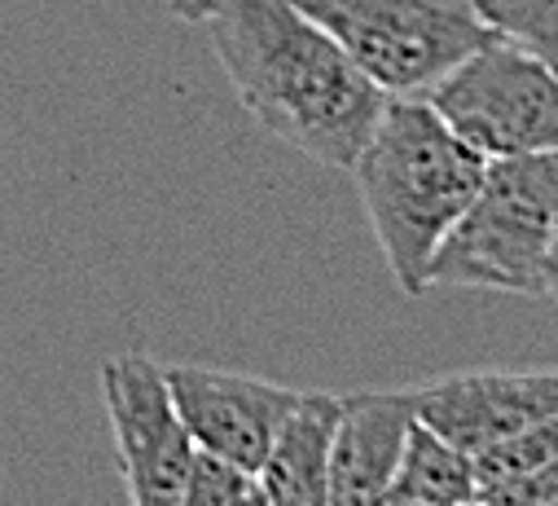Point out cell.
I'll use <instances>...</instances> for the list:
<instances>
[{
	"instance_id": "cell-1",
	"label": "cell",
	"mask_w": 558,
	"mask_h": 506,
	"mask_svg": "<svg viewBox=\"0 0 558 506\" xmlns=\"http://www.w3.org/2000/svg\"><path fill=\"white\" fill-rule=\"evenodd\" d=\"M207 36L242 110L322 168L348 172L387 101L295 0H216Z\"/></svg>"
},
{
	"instance_id": "cell-5",
	"label": "cell",
	"mask_w": 558,
	"mask_h": 506,
	"mask_svg": "<svg viewBox=\"0 0 558 506\" xmlns=\"http://www.w3.org/2000/svg\"><path fill=\"white\" fill-rule=\"evenodd\" d=\"M423 101L484 159L536 155L558 146V80L536 53L488 40L440 75Z\"/></svg>"
},
{
	"instance_id": "cell-15",
	"label": "cell",
	"mask_w": 558,
	"mask_h": 506,
	"mask_svg": "<svg viewBox=\"0 0 558 506\" xmlns=\"http://www.w3.org/2000/svg\"><path fill=\"white\" fill-rule=\"evenodd\" d=\"M168 10H172L181 23L203 27V23H207V14L216 10V0H168Z\"/></svg>"
},
{
	"instance_id": "cell-10",
	"label": "cell",
	"mask_w": 558,
	"mask_h": 506,
	"mask_svg": "<svg viewBox=\"0 0 558 506\" xmlns=\"http://www.w3.org/2000/svg\"><path fill=\"white\" fill-rule=\"evenodd\" d=\"M339 397L300 393L272 449L255 471L264 506H330V436Z\"/></svg>"
},
{
	"instance_id": "cell-17",
	"label": "cell",
	"mask_w": 558,
	"mask_h": 506,
	"mask_svg": "<svg viewBox=\"0 0 558 506\" xmlns=\"http://www.w3.org/2000/svg\"><path fill=\"white\" fill-rule=\"evenodd\" d=\"M391 506H427V502H391Z\"/></svg>"
},
{
	"instance_id": "cell-7",
	"label": "cell",
	"mask_w": 558,
	"mask_h": 506,
	"mask_svg": "<svg viewBox=\"0 0 558 506\" xmlns=\"http://www.w3.org/2000/svg\"><path fill=\"white\" fill-rule=\"evenodd\" d=\"M163 378L194 449L251 475L259 471L264 454L272 449L287 414L300 401V393L287 384L207 370V365H172V370L163 365Z\"/></svg>"
},
{
	"instance_id": "cell-12",
	"label": "cell",
	"mask_w": 558,
	"mask_h": 506,
	"mask_svg": "<svg viewBox=\"0 0 558 506\" xmlns=\"http://www.w3.org/2000/svg\"><path fill=\"white\" fill-rule=\"evenodd\" d=\"M554 462H558V419L532 423V427L510 432V436L484 445L480 454H471L475 493L493 489V484H506V480H519V475H532V471L554 467Z\"/></svg>"
},
{
	"instance_id": "cell-13",
	"label": "cell",
	"mask_w": 558,
	"mask_h": 506,
	"mask_svg": "<svg viewBox=\"0 0 558 506\" xmlns=\"http://www.w3.org/2000/svg\"><path fill=\"white\" fill-rule=\"evenodd\" d=\"M484 27L497 40H510L541 62L558 58V0H475Z\"/></svg>"
},
{
	"instance_id": "cell-16",
	"label": "cell",
	"mask_w": 558,
	"mask_h": 506,
	"mask_svg": "<svg viewBox=\"0 0 558 506\" xmlns=\"http://www.w3.org/2000/svg\"><path fill=\"white\" fill-rule=\"evenodd\" d=\"M229 506H264V497H259V489H255V480H251V489L246 493H238Z\"/></svg>"
},
{
	"instance_id": "cell-4",
	"label": "cell",
	"mask_w": 558,
	"mask_h": 506,
	"mask_svg": "<svg viewBox=\"0 0 558 506\" xmlns=\"http://www.w3.org/2000/svg\"><path fill=\"white\" fill-rule=\"evenodd\" d=\"M387 97H423L466 53L497 40L475 0H295Z\"/></svg>"
},
{
	"instance_id": "cell-8",
	"label": "cell",
	"mask_w": 558,
	"mask_h": 506,
	"mask_svg": "<svg viewBox=\"0 0 558 506\" xmlns=\"http://www.w3.org/2000/svg\"><path fill=\"white\" fill-rule=\"evenodd\" d=\"M413 419L471 458L510 432L558 419V374L554 370L449 374L427 388H413Z\"/></svg>"
},
{
	"instance_id": "cell-14",
	"label": "cell",
	"mask_w": 558,
	"mask_h": 506,
	"mask_svg": "<svg viewBox=\"0 0 558 506\" xmlns=\"http://www.w3.org/2000/svg\"><path fill=\"white\" fill-rule=\"evenodd\" d=\"M475 502L480 506H554L558 502V462L554 467H541L532 475H519V480L480 489Z\"/></svg>"
},
{
	"instance_id": "cell-18",
	"label": "cell",
	"mask_w": 558,
	"mask_h": 506,
	"mask_svg": "<svg viewBox=\"0 0 558 506\" xmlns=\"http://www.w3.org/2000/svg\"><path fill=\"white\" fill-rule=\"evenodd\" d=\"M466 506H480V502H466Z\"/></svg>"
},
{
	"instance_id": "cell-2",
	"label": "cell",
	"mask_w": 558,
	"mask_h": 506,
	"mask_svg": "<svg viewBox=\"0 0 558 506\" xmlns=\"http://www.w3.org/2000/svg\"><path fill=\"white\" fill-rule=\"evenodd\" d=\"M488 159L471 150L423 97H387L352 159V181L396 287L417 300L440 238L466 212Z\"/></svg>"
},
{
	"instance_id": "cell-9",
	"label": "cell",
	"mask_w": 558,
	"mask_h": 506,
	"mask_svg": "<svg viewBox=\"0 0 558 506\" xmlns=\"http://www.w3.org/2000/svg\"><path fill=\"white\" fill-rule=\"evenodd\" d=\"M409 423L413 388L339 397L330 436V506H387Z\"/></svg>"
},
{
	"instance_id": "cell-6",
	"label": "cell",
	"mask_w": 558,
	"mask_h": 506,
	"mask_svg": "<svg viewBox=\"0 0 558 506\" xmlns=\"http://www.w3.org/2000/svg\"><path fill=\"white\" fill-rule=\"evenodd\" d=\"M101 406L132 506H181L194 441L168 397L163 365L146 352H119L101 365Z\"/></svg>"
},
{
	"instance_id": "cell-3",
	"label": "cell",
	"mask_w": 558,
	"mask_h": 506,
	"mask_svg": "<svg viewBox=\"0 0 558 506\" xmlns=\"http://www.w3.org/2000/svg\"><path fill=\"white\" fill-rule=\"evenodd\" d=\"M558 155L488 159L484 181L427 265V287L549 300L558 287Z\"/></svg>"
},
{
	"instance_id": "cell-11",
	"label": "cell",
	"mask_w": 558,
	"mask_h": 506,
	"mask_svg": "<svg viewBox=\"0 0 558 506\" xmlns=\"http://www.w3.org/2000/svg\"><path fill=\"white\" fill-rule=\"evenodd\" d=\"M391 502H427V506H466L475 502V471L471 458L458 454L449 441H440L432 427L409 423L404 432V449L391 475Z\"/></svg>"
}]
</instances>
